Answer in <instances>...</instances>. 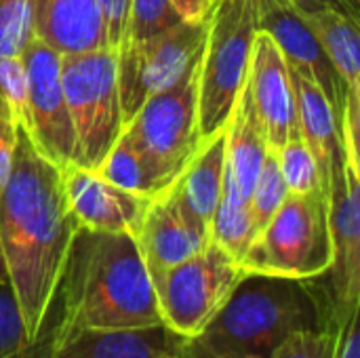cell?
<instances>
[{
  "label": "cell",
  "mask_w": 360,
  "mask_h": 358,
  "mask_svg": "<svg viewBox=\"0 0 360 358\" xmlns=\"http://www.w3.org/2000/svg\"><path fill=\"white\" fill-rule=\"evenodd\" d=\"M21 55L27 70L21 131L42 158L63 169L74 160V131L61 87V53L32 38Z\"/></svg>",
  "instance_id": "cell-11"
},
{
  "label": "cell",
  "mask_w": 360,
  "mask_h": 358,
  "mask_svg": "<svg viewBox=\"0 0 360 358\" xmlns=\"http://www.w3.org/2000/svg\"><path fill=\"white\" fill-rule=\"evenodd\" d=\"M179 23L181 17L173 8L171 0H131L127 32L120 44L156 38Z\"/></svg>",
  "instance_id": "cell-26"
},
{
  "label": "cell",
  "mask_w": 360,
  "mask_h": 358,
  "mask_svg": "<svg viewBox=\"0 0 360 358\" xmlns=\"http://www.w3.org/2000/svg\"><path fill=\"white\" fill-rule=\"evenodd\" d=\"M8 274H6V264H4V257H2V247H0V281H6Z\"/></svg>",
  "instance_id": "cell-37"
},
{
  "label": "cell",
  "mask_w": 360,
  "mask_h": 358,
  "mask_svg": "<svg viewBox=\"0 0 360 358\" xmlns=\"http://www.w3.org/2000/svg\"><path fill=\"white\" fill-rule=\"evenodd\" d=\"M32 34L61 55L105 49V32L95 0H30Z\"/></svg>",
  "instance_id": "cell-17"
},
{
  "label": "cell",
  "mask_w": 360,
  "mask_h": 358,
  "mask_svg": "<svg viewBox=\"0 0 360 358\" xmlns=\"http://www.w3.org/2000/svg\"><path fill=\"white\" fill-rule=\"evenodd\" d=\"M32 38L30 0H0V57L21 55Z\"/></svg>",
  "instance_id": "cell-28"
},
{
  "label": "cell",
  "mask_w": 360,
  "mask_h": 358,
  "mask_svg": "<svg viewBox=\"0 0 360 358\" xmlns=\"http://www.w3.org/2000/svg\"><path fill=\"white\" fill-rule=\"evenodd\" d=\"M268 152L270 148L245 82L226 124V169L247 198Z\"/></svg>",
  "instance_id": "cell-21"
},
{
  "label": "cell",
  "mask_w": 360,
  "mask_h": 358,
  "mask_svg": "<svg viewBox=\"0 0 360 358\" xmlns=\"http://www.w3.org/2000/svg\"><path fill=\"white\" fill-rule=\"evenodd\" d=\"M198 61L175 84L152 95L122 129V135L146 156L167 186L175 181L202 143Z\"/></svg>",
  "instance_id": "cell-7"
},
{
  "label": "cell",
  "mask_w": 360,
  "mask_h": 358,
  "mask_svg": "<svg viewBox=\"0 0 360 358\" xmlns=\"http://www.w3.org/2000/svg\"><path fill=\"white\" fill-rule=\"evenodd\" d=\"M78 228L61 169L42 158L19 129L13 169L0 194V247L32 344L44 333Z\"/></svg>",
  "instance_id": "cell-1"
},
{
  "label": "cell",
  "mask_w": 360,
  "mask_h": 358,
  "mask_svg": "<svg viewBox=\"0 0 360 358\" xmlns=\"http://www.w3.org/2000/svg\"><path fill=\"white\" fill-rule=\"evenodd\" d=\"M25 93H27V70L23 55L0 57V112H8L23 120L25 112Z\"/></svg>",
  "instance_id": "cell-29"
},
{
  "label": "cell",
  "mask_w": 360,
  "mask_h": 358,
  "mask_svg": "<svg viewBox=\"0 0 360 358\" xmlns=\"http://www.w3.org/2000/svg\"><path fill=\"white\" fill-rule=\"evenodd\" d=\"M186 338L165 323L133 329H55L44 358H179Z\"/></svg>",
  "instance_id": "cell-16"
},
{
  "label": "cell",
  "mask_w": 360,
  "mask_h": 358,
  "mask_svg": "<svg viewBox=\"0 0 360 358\" xmlns=\"http://www.w3.org/2000/svg\"><path fill=\"white\" fill-rule=\"evenodd\" d=\"M360 310L352 312L338 325V340L333 358H360Z\"/></svg>",
  "instance_id": "cell-33"
},
{
  "label": "cell",
  "mask_w": 360,
  "mask_h": 358,
  "mask_svg": "<svg viewBox=\"0 0 360 358\" xmlns=\"http://www.w3.org/2000/svg\"><path fill=\"white\" fill-rule=\"evenodd\" d=\"M291 84L295 93L300 137L314 154L321 175H323V186L327 192L331 171L344 158L342 139H340V122L335 118V112L329 99L312 80L291 70Z\"/></svg>",
  "instance_id": "cell-18"
},
{
  "label": "cell",
  "mask_w": 360,
  "mask_h": 358,
  "mask_svg": "<svg viewBox=\"0 0 360 358\" xmlns=\"http://www.w3.org/2000/svg\"><path fill=\"white\" fill-rule=\"evenodd\" d=\"M97 173L103 175L108 181L116 184L118 188H124L129 192H135L148 198L169 188L160 179V175L152 169V165L146 160V156L124 135L116 139V143L108 152Z\"/></svg>",
  "instance_id": "cell-23"
},
{
  "label": "cell",
  "mask_w": 360,
  "mask_h": 358,
  "mask_svg": "<svg viewBox=\"0 0 360 358\" xmlns=\"http://www.w3.org/2000/svg\"><path fill=\"white\" fill-rule=\"evenodd\" d=\"M61 87L74 131L72 165L97 171L124 129L116 51L61 55Z\"/></svg>",
  "instance_id": "cell-6"
},
{
  "label": "cell",
  "mask_w": 360,
  "mask_h": 358,
  "mask_svg": "<svg viewBox=\"0 0 360 358\" xmlns=\"http://www.w3.org/2000/svg\"><path fill=\"white\" fill-rule=\"evenodd\" d=\"M209 236L238 264L255 238V226H253V217L249 209V198L238 190L228 169L224 177V190H221L219 203L211 219Z\"/></svg>",
  "instance_id": "cell-22"
},
{
  "label": "cell",
  "mask_w": 360,
  "mask_h": 358,
  "mask_svg": "<svg viewBox=\"0 0 360 358\" xmlns=\"http://www.w3.org/2000/svg\"><path fill=\"white\" fill-rule=\"evenodd\" d=\"M173 8L188 23H205L211 0H171Z\"/></svg>",
  "instance_id": "cell-34"
},
{
  "label": "cell",
  "mask_w": 360,
  "mask_h": 358,
  "mask_svg": "<svg viewBox=\"0 0 360 358\" xmlns=\"http://www.w3.org/2000/svg\"><path fill=\"white\" fill-rule=\"evenodd\" d=\"M329 226L333 260L329 270L314 279L335 325L360 310V171L344 158L329 179Z\"/></svg>",
  "instance_id": "cell-10"
},
{
  "label": "cell",
  "mask_w": 360,
  "mask_h": 358,
  "mask_svg": "<svg viewBox=\"0 0 360 358\" xmlns=\"http://www.w3.org/2000/svg\"><path fill=\"white\" fill-rule=\"evenodd\" d=\"M95 2H97L99 15H101L108 46L116 51L124 38V32H127L131 0H95Z\"/></svg>",
  "instance_id": "cell-31"
},
{
  "label": "cell",
  "mask_w": 360,
  "mask_h": 358,
  "mask_svg": "<svg viewBox=\"0 0 360 358\" xmlns=\"http://www.w3.org/2000/svg\"><path fill=\"white\" fill-rule=\"evenodd\" d=\"M287 194H289V190L283 179L276 152L270 150L266 154V160H264L259 175L253 184V190L249 194V209H251V217H253V226H255V236L270 222V217L283 205Z\"/></svg>",
  "instance_id": "cell-25"
},
{
  "label": "cell",
  "mask_w": 360,
  "mask_h": 358,
  "mask_svg": "<svg viewBox=\"0 0 360 358\" xmlns=\"http://www.w3.org/2000/svg\"><path fill=\"white\" fill-rule=\"evenodd\" d=\"M259 0H211L198 61V127L211 137L221 131L247 82L251 46L259 32Z\"/></svg>",
  "instance_id": "cell-4"
},
{
  "label": "cell",
  "mask_w": 360,
  "mask_h": 358,
  "mask_svg": "<svg viewBox=\"0 0 360 358\" xmlns=\"http://www.w3.org/2000/svg\"><path fill=\"white\" fill-rule=\"evenodd\" d=\"M226 177V127L205 137L196 154L171 184L186 209L211 228Z\"/></svg>",
  "instance_id": "cell-19"
},
{
  "label": "cell",
  "mask_w": 360,
  "mask_h": 358,
  "mask_svg": "<svg viewBox=\"0 0 360 358\" xmlns=\"http://www.w3.org/2000/svg\"><path fill=\"white\" fill-rule=\"evenodd\" d=\"M327 6L335 8L338 13L346 15L348 19L360 23V0H323Z\"/></svg>",
  "instance_id": "cell-36"
},
{
  "label": "cell",
  "mask_w": 360,
  "mask_h": 358,
  "mask_svg": "<svg viewBox=\"0 0 360 358\" xmlns=\"http://www.w3.org/2000/svg\"><path fill=\"white\" fill-rule=\"evenodd\" d=\"M276 158H278V167H281V173L289 192L293 194L325 192L319 162L302 137L289 139L281 150H276Z\"/></svg>",
  "instance_id": "cell-24"
},
{
  "label": "cell",
  "mask_w": 360,
  "mask_h": 358,
  "mask_svg": "<svg viewBox=\"0 0 360 358\" xmlns=\"http://www.w3.org/2000/svg\"><path fill=\"white\" fill-rule=\"evenodd\" d=\"M293 0H259V4H291Z\"/></svg>",
  "instance_id": "cell-38"
},
{
  "label": "cell",
  "mask_w": 360,
  "mask_h": 358,
  "mask_svg": "<svg viewBox=\"0 0 360 358\" xmlns=\"http://www.w3.org/2000/svg\"><path fill=\"white\" fill-rule=\"evenodd\" d=\"M247 87L270 150L276 152L289 139L300 137L291 70L276 40L264 30L251 46Z\"/></svg>",
  "instance_id": "cell-12"
},
{
  "label": "cell",
  "mask_w": 360,
  "mask_h": 358,
  "mask_svg": "<svg viewBox=\"0 0 360 358\" xmlns=\"http://www.w3.org/2000/svg\"><path fill=\"white\" fill-rule=\"evenodd\" d=\"M333 260L329 196L289 192L240 260L245 272L297 281L321 279Z\"/></svg>",
  "instance_id": "cell-5"
},
{
  "label": "cell",
  "mask_w": 360,
  "mask_h": 358,
  "mask_svg": "<svg viewBox=\"0 0 360 358\" xmlns=\"http://www.w3.org/2000/svg\"><path fill=\"white\" fill-rule=\"evenodd\" d=\"M245 270L219 245L152 276L160 321L181 338H198L224 306Z\"/></svg>",
  "instance_id": "cell-8"
},
{
  "label": "cell",
  "mask_w": 360,
  "mask_h": 358,
  "mask_svg": "<svg viewBox=\"0 0 360 358\" xmlns=\"http://www.w3.org/2000/svg\"><path fill=\"white\" fill-rule=\"evenodd\" d=\"M259 6H262L259 30L268 32L276 40L278 49L287 59V65L293 72L312 80L325 93L340 122L350 89L346 87L344 78L338 74L335 65L323 51L312 30L304 23V19L295 13L291 4H259Z\"/></svg>",
  "instance_id": "cell-15"
},
{
  "label": "cell",
  "mask_w": 360,
  "mask_h": 358,
  "mask_svg": "<svg viewBox=\"0 0 360 358\" xmlns=\"http://www.w3.org/2000/svg\"><path fill=\"white\" fill-rule=\"evenodd\" d=\"M209 241V228L186 209L171 186L150 198L135 234L150 279L196 255Z\"/></svg>",
  "instance_id": "cell-13"
},
{
  "label": "cell",
  "mask_w": 360,
  "mask_h": 358,
  "mask_svg": "<svg viewBox=\"0 0 360 358\" xmlns=\"http://www.w3.org/2000/svg\"><path fill=\"white\" fill-rule=\"evenodd\" d=\"M68 207L80 228L127 232L135 238L150 198L118 188L97 171L68 165L61 169Z\"/></svg>",
  "instance_id": "cell-14"
},
{
  "label": "cell",
  "mask_w": 360,
  "mask_h": 358,
  "mask_svg": "<svg viewBox=\"0 0 360 358\" xmlns=\"http://www.w3.org/2000/svg\"><path fill=\"white\" fill-rule=\"evenodd\" d=\"M34 346L27 338L11 281H0V358H23Z\"/></svg>",
  "instance_id": "cell-27"
},
{
  "label": "cell",
  "mask_w": 360,
  "mask_h": 358,
  "mask_svg": "<svg viewBox=\"0 0 360 358\" xmlns=\"http://www.w3.org/2000/svg\"><path fill=\"white\" fill-rule=\"evenodd\" d=\"M19 120L8 114L0 112V194L8 181L11 169H13V158H15V148L19 139Z\"/></svg>",
  "instance_id": "cell-32"
},
{
  "label": "cell",
  "mask_w": 360,
  "mask_h": 358,
  "mask_svg": "<svg viewBox=\"0 0 360 358\" xmlns=\"http://www.w3.org/2000/svg\"><path fill=\"white\" fill-rule=\"evenodd\" d=\"M291 6L312 30L346 87L360 93L359 23L327 6L323 0H293Z\"/></svg>",
  "instance_id": "cell-20"
},
{
  "label": "cell",
  "mask_w": 360,
  "mask_h": 358,
  "mask_svg": "<svg viewBox=\"0 0 360 358\" xmlns=\"http://www.w3.org/2000/svg\"><path fill=\"white\" fill-rule=\"evenodd\" d=\"M207 25L181 21L173 30L116 49V76L124 124L156 93L175 84L200 59Z\"/></svg>",
  "instance_id": "cell-9"
},
{
  "label": "cell",
  "mask_w": 360,
  "mask_h": 358,
  "mask_svg": "<svg viewBox=\"0 0 360 358\" xmlns=\"http://www.w3.org/2000/svg\"><path fill=\"white\" fill-rule=\"evenodd\" d=\"M329 325L314 281L245 272L198 340L219 358H272L289 335Z\"/></svg>",
  "instance_id": "cell-3"
},
{
  "label": "cell",
  "mask_w": 360,
  "mask_h": 358,
  "mask_svg": "<svg viewBox=\"0 0 360 358\" xmlns=\"http://www.w3.org/2000/svg\"><path fill=\"white\" fill-rule=\"evenodd\" d=\"M338 325L306 329L289 335L272 358H333Z\"/></svg>",
  "instance_id": "cell-30"
},
{
  "label": "cell",
  "mask_w": 360,
  "mask_h": 358,
  "mask_svg": "<svg viewBox=\"0 0 360 358\" xmlns=\"http://www.w3.org/2000/svg\"><path fill=\"white\" fill-rule=\"evenodd\" d=\"M59 329H133L158 325L150 272L127 232L78 228L57 287Z\"/></svg>",
  "instance_id": "cell-2"
},
{
  "label": "cell",
  "mask_w": 360,
  "mask_h": 358,
  "mask_svg": "<svg viewBox=\"0 0 360 358\" xmlns=\"http://www.w3.org/2000/svg\"><path fill=\"white\" fill-rule=\"evenodd\" d=\"M179 358H219L211 352L198 338H186L179 348Z\"/></svg>",
  "instance_id": "cell-35"
}]
</instances>
